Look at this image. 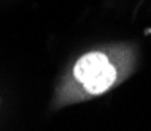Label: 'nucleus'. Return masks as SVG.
<instances>
[{
  "instance_id": "nucleus-1",
  "label": "nucleus",
  "mask_w": 151,
  "mask_h": 131,
  "mask_svg": "<svg viewBox=\"0 0 151 131\" xmlns=\"http://www.w3.org/2000/svg\"><path fill=\"white\" fill-rule=\"evenodd\" d=\"M130 54L127 49H94L80 55L70 69L68 82L88 95H102L119 81L124 69L129 67ZM67 84V85H68Z\"/></svg>"
}]
</instances>
